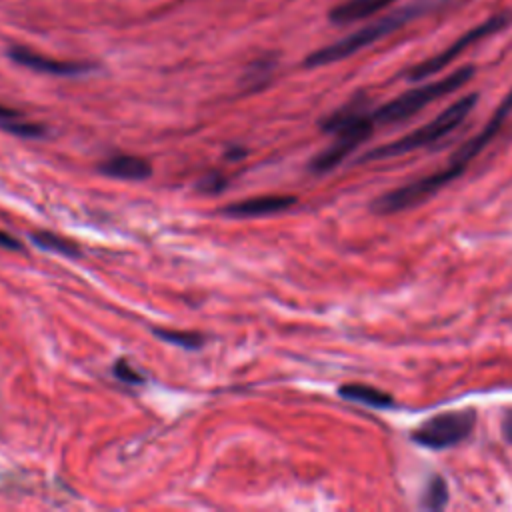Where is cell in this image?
<instances>
[{
	"label": "cell",
	"mask_w": 512,
	"mask_h": 512,
	"mask_svg": "<svg viewBox=\"0 0 512 512\" xmlns=\"http://www.w3.org/2000/svg\"><path fill=\"white\" fill-rule=\"evenodd\" d=\"M0 128L6 130V132H10V134L22 136V138H36V136H42V134H44V126L32 124V122H24V120H20V118L4 120V122H0Z\"/></svg>",
	"instance_id": "cell-16"
},
{
	"label": "cell",
	"mask_w": 512,
	"mask_h": 512,
	"mask_svg": "<svg viewBox=\"0 0 512 512\" xmlns=\"http://www.w3.org/2000/svg\"><path fill=\"white\" fill-rule=\"evenodd\" d=\"M372 108L364 94L352 96L344 106L336 108L332 114L320 120V128L334 136V142L318 152L310 160V170L314 174H326L334 170L342 160H346L360 144H364L374 134Z\"/></svg>",
	"instance_id": "cell-3"
},
{
	"label": "cell",
	"mask_w": 512,
	"mask_h": 512,
	"mask_svg": "<svg viewBox=\"0 0 512 512\" xmlns=\"http://www.w3.org/2000/svg\"><path fill=\"white\" fill-rule=\"evenodd\" d=\"M446 504H448V484L440 474H434L426 482V488L420 498V508L442 510Z\"/></svg>",
	"instance_id": "cell-14"
},
{
	"label": "cell",
	"mask_w": 512,
	"mask_h": 512,
	"mask_svg": "<svg viewBox=\"0 0 512 512\" xmlns=\"http://www.w3.org/2000/svg\"><path fill=\"white\" fill-rule=\"evenodd\" d=\"M474 74H476V68L472 64L460 66L440 80H432L422 86L410 88V90L398 94L396 98L384 102L382 106L372 108V118L376 124H382V126L406 122L408 118H412L414 114L424 110L428 104L460 90L464 84H468L472 80Z\"/></svg>",
	"instance_id": "cell-5"
},
{
	"label": "cell",
	"mask_w": 512,
	"mask_h": 512,
	"mask_svg": "<svg viewBox=\"0 0 512 512\" xmlns=\"http://www.w3.org/2000/svg\"><path fill=\"white\" fill-rule=\"evenodd\" d=\"M14 118H20V112L14 110V108H8V106H2V104H0V122H4V120H14Z\"/></svg>",
	"instance_id": "cell-21"
},
{
	"label": "cell",
	"mask_w": 512,
	"mask_h": 512,
	"mask_svg": "<svg viewBox=\"0 0 512 512\" xmlns=\"http://www.w3.org/2000/svg\"><path fill=\"white\" fill-rule=\"evenodd\" d=\"M476 104H478V92L464 94L462 98L454 100L448 108H444L438 116H434L430 122L404 134L398 140H392L384 146H378V148L366 152L362 156V160H386V158L414 152L418 148L432 146L438 140H442L444 136H448L452 130H456L466 120V116L474 110Z\"/></svg>",
	"instance_id": "cell-4"
},
{
	"label": "cell",
	"mask_w": 512,
	"mask_h": 512,
	"mask_svg": "<svg viewBox=\"0 0 512 512\" xmlns=\"http://www.w3.org/2000/svg\"><path fill=\"white\" fill-rule=\"evenodd\" d=\"M0 248H6V250H22L24 246H22V242L18 240V238H14V236H10L8 232H4V230H0Z\"/></svg>",
	"instance_id": "cell-19"
},
{
	"label": "cell",
	"mask_w": 512,
	"mask_h": 512,
	"mask_svg": "<svg viewBox=\"0 0 512 512\" xmlns=\"http://www.w3.org/2000/svg\"><path fill=\"white\" fill-rule=\"evenodd\" d=\"M296 204L294 196H256L250 200H242V202H234L230 206L224 208V214L228 216H266V214H276V212H284L290 206Z\"/></svg>",
	"instance_id": "cell-9"
},
{
	"label": "cell",
	"mask_w": 512,
	"mask_h": 512,
	"mask_svg": "<svg viewBox=\"0 0 512 512\" xmlns=\"http://www.w3.org/2000/svg\"><path fill=\"white\" fill-rule=\"evenodd\" d=\"M154 334L170 344H176V346H182V348H188V350H194V348H200L202 346V336L196 334V332H180V330H164V328H154Z\"/></svg>",
	"instance_id": "cell-15"
},
{
	"label": "cell",
	"mask_w": 512,
	"mask_h": 512,
	"mask_svg": "<svg viewBox=\"0 0 512 512\" xmlns=\"http://www.w3.org/2000/svg\"><path fill=\"white\" fill-rule=\"evenodd\" d=\"M510 112H512V88L502 98V102L498 104L494 114L488 118L484 128L480 132H476L474 136H470L464 144H460L458 150L448 158V164L444 168H440V170H436V172H432L428 176L410 180V182H406V184H402L398 188H392V190L380 194L378 198L372 200L370 210L374 214L388 216V214L410 210V208L426 202L434 194H438L444 186H448L450 182H454L456 178H460L464 174V170L470 166V162L500 132V128H502L504 120L510 116Z\"/></svg>",
	"instance_id": "cell-1"
},
{
	"label": "cell",
	"mask_w": 512,
	"mask_h": 512,
	"mask_svg": "<svg viewBox=\"0 0 512 512\" xmlns=\"http://www.w3.org/2000/svg\"><path fill=\"white\" fill-rule=\"evenodd\" d=\"M460 2L462 0H410V2L402 4L400 8H394L392 12H386L378 20L350 32L348 36L310 52L304 58V66L306 68H318V66H326V64L346 60L352 54L360 52L362 48L372 46L374 42H378V40L394 34L396 30L404 28L408 22L424 18L432 12H440V10H444L448 6H454V4H460Z\"/></svg>",
	"instance_id": "cell-2"
},
{
	"label": "cell",
	"mask_w": 512,
	"mask_h": 512,
	"mask_svg": "<svg viewBox=\"0 0 512 512\" xmlns=\"http://www.w3.org/2000/svg\"><path fill=\"white\" fill-rule=\"evenodd\" d=\"M226 184H228V180H226L222 174L212 172V174L204 176L196 186H198V190H200V192H204V194H214V192L224 190V188H226Z\"/></svg>",
	"instance_id": "cell-18"
},
{
	"label": "cell",
	"mask_w": 512,
	"mask_h": 512,
	"mask_svg": "<svg viewBox=\"0 0 512 512\" xmlns=\"http://www.w3.org/2000/svg\"><path fill=\"white\" fill-rule=\"evenodd\" d=\"M338 396L346 402H354V404H362L368 408H376V410H388L396 406V400L390 392L380 390L376 386L370 384H360V382H350L338 388Z\"/></svg>",
	"instance_id": "cell-11"
},
{
	"label": "cell",
	"mask_w": 512,
	"mask_h": 512,
	"mask_svg": "<svg viewBox=\"0 0 512 512\" xmlns=\"http://www.w3.org/2000/svg\"><path fill=\"white\" fill-rule=\"evenodd\" d=\"M114 376L126 384H142L144 376L140 372H136L126 360H116L114 364Z\"/></svg>",
	"instance_id": "cell-17"
},
{
	"label": "cell",
	"mask_w": 512,
	"mask_h": 512,
	"mask_svg": "<svg viewBox=\"0 0 512 512\" xmlns=\"http://www.w3.org/2000/svg\"><path fill=\"white\" fill-rule=\"evenodd\" d=\"M98 170L104 176L110 178H120V180H146L152 174V166L140 158V156H130V154H120L104 160Z\"/></svg>",
	"instance_id": "cell-12"
},
{
	"label": "cell",
	"mask_w": 512,
	"mask_h": 512,
	"mask_svg": "<svg viewBox=\"0 0 512 512\" xmlns=\"http://www.w3.org/2000/svg\"><path fill=\"white\" fill-rule=\"evenodd\" d=\"M500 430H502V436L508 444H512V410H508L504 416H502V422H500Z\"/></svg>",
	"instance_id": "cell-20"
},
{
	"label": "cell",
	"mask_w": 512,
	"mask_h": 512,
	"mask_svg": "<svg viewBox=\"0 0 512 512\" xmlns=\"http://www.w3.org/2000/svg\"><path fill=\"white\" fill-rule=\"evenodd\" d=\"M32 242L44 250H50V252H58V254H64L68 258H76L80 256V246L74 242V240H68L60 234H54V232H46V230H40V232H32L30 234Z\"/></svg>",
	"instance_id": "cell-13"
},
{
	"label": "cell",
	"mask_w": 512,
	"mask_h": 512,
	"mask_svg": "<svg viewBox=\"0 0 512 512\" xmlns=\"http://www.w3.org/2000/svg\"><path fill=\"white\" fill-rule=\"evenodd\" d=\"M394 2L396 0H346L328 12V20L336 26L354 24V22H360L364 18H370V16L382 12L384 8L392 6Z\"/></svg>",
	"instance_id": "cell-10"
},
{
	"label": "cell",
	"mask_w": 512,
	"mask_h": 512,
	"mask_svg": "<svg viewBox=\"0 0 512 512\" xmlns=\"http://www.w3.org/2000/svg\"><path fill=\"white\" fill-rule=\"evenodd\" d=\"M478 414L474 408L438 412L416 426L410 438L428 450H446L468 440L476 428Z\"/></svg>",
	"instance_id": "cell-7"
},
{
	"label": "cell",
	"mask_w": 512,
	"mask_h": 512,
	"mask_svg": "<svg viewBox=\"0 0 512 512\" xmlns=\"http://www.w3.org/2000/svg\"><path fill=\"white\" fill-rule=\"evenodd\" d=\"M8 58L14 60L16 64L24 66V68L44 72V74H56V76H78V74H86V72L96 68V64H92V62L54 60V58H48L44 54L32 52L26 46H10L8 48Z\"/></svg>",
	"instance_id": "cell-8"
},
{
	"label": "cell",
	"mask_w": 512,
	"mask_h": 512,
	"mask_svg": "<svg viewBox=\"0 0 512 512\" xmlns=\"http://www.w3.org/2000/svg\"><path fill=\"white\" fill-rule=\"evenodd\" d=\"M246 154V150H230L228 152V156H232V158H236V156H244Z\"/></svg>",
	"instance_id": "cell-22"
},
{
	"label": "cell",
	"mask_w": 512,
	"mask_h": 512,
	"mask_svg": "<svg viewBox=\"0 0 512 512\" xmlns=\"http://www.w3.org/2000/svg\"><path fill=\"white\" fill-rule=\"evenodd\" d=\"M512 24V10H502V12H496L492 16H488L486 20L478 22L476 26H472L470 30H466L464 34H460L448 48L440 50L438 54L414 64L408 68L406 72V78L410 82H420V80H426L430 78L432 74H438L442 72L448 64H452L458 56H462L468 48H472L474 44L482 42L484 38L496 34V32H502L506 30L508 26Z\"/></svg>",
	"instance_id": "cell-6"
}]
</instances>
